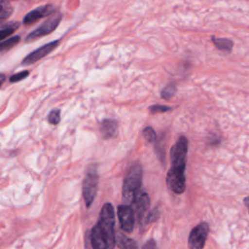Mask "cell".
Listing matches in <instances>:
<instances>
[{
	"label": "cell",
	"instance_id": "obj_1",
	"mask_svg": "<svg viewBox=\"0 0 249 249\" xmlns=\"http://www.w3.org/2000/svg\"><path fill=\"white\" fill-rule=\"evenodd\" d=\"M142 183V166L136 162L127 170L123 184V201L124 204L131 205L136 195L140 192Z\"/></svg>",
	"mask_w": 249,
	"mask_h": 249
},
{
	"label": "cell",
	"instance_id": "obj_2",
	"mask_svg": "<svg viewBox=\"0 0 249 249\" xmlns=\"http://www.w3.org/2000/svg\"><path fill=\"white\" fill-rule=\"evenodd\" d=\"M103 232L105 233L108 243H109V248L113 249L116 243V235H115V212L114 208L111 203L107 202L103 205L100 214H99V219L97 223Z\"/></svg>",
	"mask_w": 249,
	"mask_h": 249
},
{
	"label": "cell",
	"instance_id": "obj_3",
	"mask_svg": "<svg viewBox=\"0 0 249 249\" xmlns=\"http://www.w3.org/2000/svg\"><path fill=\"white\" fill-rule=\"evenodd\" d=\"M98 186L97 167L91 164L88 167L83 182V196L87 207H89L95 198Z\"/></svg>",
	"mask_w": 249,
	"mask_h": 249
},
{
	"label": "cell",
	"instance_id": "obj_4",
	"mask_svg": "<svg viewBox=\"0 0 249 249\" xmlns=\"http://www.w3.org/2000/svg\"><path fill=\"white\" fill-rule=\"evenodd\" d=\"M188 153V139L185 136H180L176 143L171 147L170 160L173 168L185 170L186 160Z\"/></svg>",
	"mask_w": 249,
	"mask_h": 249
},
{
	"label": "cell",
	"instance_id": "obj_5",
	"mask_svg": "<svg viewBox=\"0 0 249 249\" xmlns=\"http://www.w3.org/2000/svg\"><path fill=\"white\" fill-rule=\"evenodd\" d=\"M60 20H61V14L59 12H55L46 21H44L41 25H39V27H37L35 30L30 32L26 36L25 41L30 42V41L38 39L42 36L52 33L57 27Z\"/></svg>",
	"mask_w": 249,
	"mask_h": 249
},
{
	"label": "cell",
	"instance_id": "obj_6",
	"mask_svg": "<svg viewBox=\"0 0 249 249\" xmlns=\"http://www.w3.org/2000/svg\"><path fill=\"white\" fill-rule=\"evenodd\" d=\"M209 232V226L202 222L196 226L190 232L188 239V246L190 249H203L205 240Z\"/></svg>",
	"mask_w": 249,
	"mask_h": 249
},
{
	"label": "cell",
	"instance_id": "obj_7",
	"mask_svg": "<svg viewBox=\"0 0 249 249\" xmlns=\"http://www.w3.org/2000/svg\"><path fill=\"white\" fill-rule=\"evenodd\" d=\"M166 184L169 190L175 194H182L186 189L185 170L171 167L166 176Z\"/></svg>",
	"mask_w": 249,
	"mask_h": 249
},
{
	"label": "cell",
	"instance_id": "obj_8",
	"mask_svg": "<svg viewBox=\"0 0 249 249\" xmlns=\"http://www.w3.org/2000/svg\"><path fill=\"white\" fill-rule=\"evenodd\" d=\"M121 228L125 232H131L134 227V211L130 205L122 204L117 210Z\"/></svg>",
	"mask_w": 249,
	"mask_h": 249
},
{
	"label": "cell",
	"instance_id": "obj_9",
	"mask_svg": "<svg viewBox=\"0 0 249 249\" xmlns=\"http://www.w3.org/2000/svg\"><path fill=\"white\" fill-rule=\"evenodd\" d=\"M57 44H58V40H55V41H52V42L45 44V45L41 46L40 48L36 49L35 51L30 53L23 58V60L21 61L22 65L32 64V63L38 61L39 59L43 58L44 56L49 54L57 46Z\"/></svg>",
	"mask_w": 249,
	"mask_h": 249
},
{
	"label": "cell",
	"instance_id": "obj_10",
	"mask_svg": "<svg viewBox=\"0 0 249 249\" xmlns=\"http://www.w3.org/2000/svg\"><path fill=\"white\" fill-rule=\"evenodd\" d=\"M54 10H55V8L52 4H46V5L40 6L36 9L28 12L24 16L22 21L24 24H31V23L35 22L36 20H38L39 18H42L47 16L54 14Z\"/></svg>",
	"mask_w": 249,
	"mask_h": 249
},
{
	"label": "cell",
	"instance_id": "obj_11",
	"mask_svg": "<svg viewBox=\"0 0 249 249\" xmlns=\"http://www.w3.org/2000/svg\"><path fill=\"white\" fill-rule=\"evenodd\" d=\"M131 205L137 220L140 222L144 218V215L147 212V210L149 209L150 197L145 192H139L136 195Z\"/></svg>",
	"mask_w": 249,
	"mask_h": 249
},
{
	"label": "cell",
	"instance_id": "obj_12",
	"mask_svg": "<svg viewBox=\"0 0 249 249\" xmlns=\"http://www.w3.org/2000/svg\"><path fill=\"white\" fill-rule=\"evenodd\" d=\"M91 245L93 249H110L107 237L98 224L91 230Z\"/></svg>",
	"mask_w": 249,
	"mask_h": 249
},
{
	"label": "cell",
	"instance_id": "obj_13",
	"mask_svg": "<svg viewBox=\"0 0 249 249\" xmlns=\"http://www.w3.org/2000/svg\"><path fill=\"white\" fill-rule=\"evenodd\" d=\"M118 123L115 120H103L100 124V131L104 138H113L117 134Z\"/></svg>",
	"mask_w": 249,
	"mask_h": 249
},
{
	"label": "cell",
	"instance_id": "obj_14",
	"mask_svg": "<svg viewBox=\"0 0 249 249\" xmlns=\"http://www.w3.org/2000/svg\"><path fill=\"white\" fill-rule=\"evenodd\" d=\"M116 243L120 249H139L137 243L122 232H117Z\"/></svg>",
	"mask_w": 249,
	"mask_h": 249
},
{
	"label": "cell",
	"instance_id": "obj_15",
	"mask_svg": "<svg viewBox=\"0 0 249 249\" xmlns=\"http://www.w3.org/2000/svg\"><path fill=\"white\" fill-rule=\"evenodd\" d=\"M19 26L18 21H10L1 26V31H0V39L3 40L9 35L13 34Z\"/></svg>",
	"mask_w": 249,
	"mask_h": 249
},
{
	"label": "cell",
	"instance_id": "obj_16",
	"mask_svg": "<svg viewBox=\"0 0 249 249\" xmlns=\"http://www.w3.org/2000/svg\"><path fill=\"white\" fill-rule=\"evenodd\" d=\"M212 41H213L214 45L221 51L231 52V50L232 49V46H233L232 41L230 39H227V38H216L213 36Z\"/></svg>",
	"mask_w": 249,
	"mask_h": 249
},
{
	"label": "cell",
	"instance_id": "obj_17",
	"mask_svg": "<svg viewBox=\"0 0 249 249\" xmlns=\"http://www.w3.org/2000/svg\"><path fill=\"white\" fill-rule=\"evenodd\" d=\"M13 8L10 5V3L7 0H1V5H0V18L5 19L9 18L12 15Z\"/></svg>",
	"mask_w": 249,
	"mask_h": 249
},
{
	"label": "cell",
	"instance_id": "obj_18",
	"mask_svg": "<svg viewBox=\"0 0 249 249\" xmlns=\"http://www.w3.org/2000/svg\"><path fill=\"white\" fill-rule=\"evenodd\" d=\"M20 40V37L18 35H15L9 39H7L6 41H3L0 45V50L2 52H5V51H8L9 49L13 48L14 46H16Z\"/></svg>",
	"mask_w": 249,
	"mask_h": 249
},
{
	"label": "cell",
	"instance_id": "obj_19",
	"mask_svg": "<svg viewBox=\"0 0 249 249\" xmlns=\"http://www.w3.org/2000/svg\"><path fill=\"white\" fill-rule=\"evenodd\" d=\"M176 90H177L176 86L174 84H169V85H167L166 87L163 88V89L160 92V95H161L162 98L168 100L176 93Z\"/></svg>",
	"mask_w": 249,
	"mask_h": 249
},
{
	"label": "cell",
	"instance_id": "obj_20",
	"mask_svg": "<svg viewBox=\"0 0 249 249\" xmlns=\"http://www.w3.org/2000/svg\"><path fill=\"white\" fill-rule=\"evenodd\" d=\"M143 136L148 142H154L157 139V134L156 131L152 126H147L143 130Z\"/></svg>",
	"mask_w": 249,
	"mask_h": 249
},
{
	"label": "cell",
	"instance_id": "obj_21",
	"mask_svg": "<svg viewBox=\"0 0 249 249\" xmlns=\"http://www.w3.org/2000/svg\"><path fill=\"white\" fill-rule=\"evenodd\" d=\"M48 121L52 124H56L60 121V110L59 109H53L50 112L48 116Z\"/></svg>",
	"mask_w": 249,
	"mask_h": 249
},
{
	"label": "cell",
	"instance_id": "obj_22",
	"mask_svg": "<svg viewBox=\"0 0 249 249\" xmlns=\"http://www.w3.org/2000/svg\"><path fill=\"white\" fill-rule=\"evenodd\" d=\"M28 75H29V72H28L27 70H24V71H20V72H18V73L13 74V75L10 77V82H11V83L18 82V81H20V80H23L24 78H26Z\"/></svg>",
	"mask_w": 249,
	"mask_h": 249
},
{
	"label": "cell",
	"instance_id": "obj_23",
	"mask_svg": "<svg viewBox=\"0 0 249 249\" xmlns=\"http://www.w3.org/2000/svg\"><path fill=\"white\" fill-rule=\"evenodd\" d=\"M170 109H171V107L165 106V105H160V104H155V105H152V106L149 107V110L153 113H155V112H165V111H168Z\"/></svg>",
	"mask_w": 249,
	"mask_h": 249
},
{
	"label": "cell",
	"instance_id": "obj_24",
	"mask_svg": "<svg viewBox=\"0 0 249 249\" xmlns=\"http://www.w3.org/2000/svg\"><path fill=\"white\" fill-rule=\"evenodd\" d=\"M159 217V211L157 209H154L152 210L149 215L147 216V219H146V223H150V222H153L155 220H157Z\"/></svg>",
	"mask_w": 249,
	"mask_h": 249
},
{
	"label": "cell",
	"instance_id": "obj_25",
	"mask_svg": "<svg viewBox=\"0 0 249 249\" xmlns=\"http://www.w3.org/2000/svg\"><path fill=\"white\" fill-rule=\"evenodd\" d=\"M142 249H157L156 241H155V240H153V239H151V240L147 241V242L143 245Z\"/></svg>",
	"mask_w": 249,
	"mask_h": 249
},
{
	"label": "cell",
	"instance_id": "obj_26",
	"mask_svg": "<svg viewBox=\"0 0 249 249\" xmlns=\"http://www.w3.org/2000/svg\"><path fill=\"white\" fill-rule=\"evenodd\" d=\"M243 202H244V205L246 206V208H247V210H248V212H249V196H246V197H244Z\"/></svg>",
	"mask_w": 249,
	"mask_h": 249
}]
</instances>
